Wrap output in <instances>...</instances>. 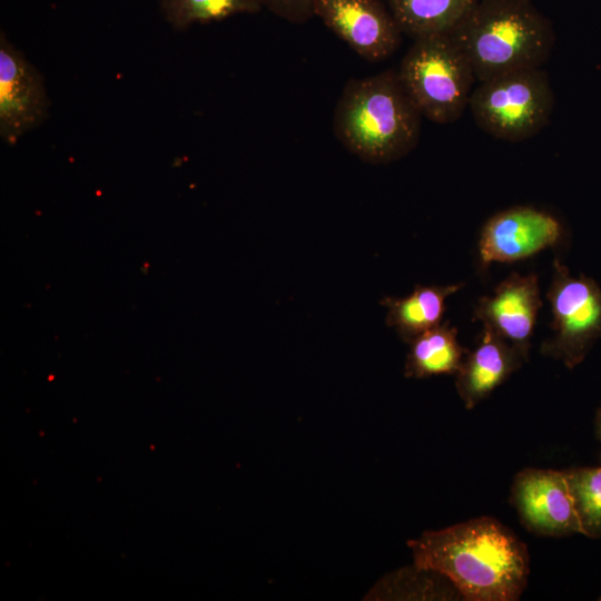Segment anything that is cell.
<instances>
[{
    "label": "cell",
    "instance_id": "1",
    "mask_svg": "<svg viewBox=\"0 0 601 601\" xmlns=\"http://www.w3.org/2000/svg\"><path fill=\"white\" fill-rule=\"evenodd\" d=\"M414 565L439 572L465 601H516L524 592L526 544L491 516H477L407 542Z\"/></svg>",
    "mask_w": 601,
    "mask_h": 601
},
{
    "label": "cell",
    "instance_id": "2",
    "mask_svg": "<svg viewBox=\"0 0 601 601\" xmlns=\"http://www.w3.org/2000/svg\"><path fill=\"white\" fill-rule=\"evenodd\" d=\"M421 118L397 72L386 70L346 83L334 111V134L361 159L385 164L416 147Z\"/></svg>",
    "mask_w": 601,
    "mask_h": 601
},
{
    "label": "cell",
    "instance_id": "3",
    "mask_svg": "<svg viewBox=\"0 0 601 601\" xmlns=\"http://www.w3.org/2000/svg\"><path fill=\"white\" fill-rule=\"evenodd\" d=\"M450 35L470 61L477 82L541 68L554 45L551 22L531 0H479Z\"/></svg>",
    "mask_w": 601,
    "mask_h": 601
},
{
    "label": "cell",
    "instance_id": "4",
    "mask_svg": "<svg viewBox=\"0 0 601 601\" xmlns=\"http://www.w3.org/2000/svg\"><path fill=\"white\" fill-rule=\"evenodd\" d=\"M397 76L422 117L442 125L454 122L463 115L477 81L451 35L415 38Z\"/></svg>",
    "mask_w": 601,
    "mask_h": 601
},
{
    "label": "cell",
    "instance_id": "5",
    "mask_svg": "<svg viewBox=\"0 0 601 601\" xmlns=\"http://www.w3.org/2000/svg\"><path fill=\"white\" fill-rule=\"evenodd\" d=\"M554 95L548 73L531 68L480 81L469 108L475 124L505 141H521L539 134L550 121Z\"/></svg>",
    "mask_w": 601,
    "mask_h": 601
},
{
    "label": "cell",
    "instance_id": "6",
    "mask_svg": "<svg viewBox=\"0 0 601 601\" xmlns=\"http://www.w3.org/2000/svg\"><path fill=\"white\" fill-rule=\"evenodd\" d=\"M546 298L552 313V336L542 343L541 353L574 368L601 338V287L584 274L573 276L555 258Z\"/></svg>",
    "mask_w": 601,
    "mask_h": 601
},
{
    "label": "cell",
    "instance_id": "7",
    "mask_svg": "<svg viewBox=\"0 0 601 601\" xmlns=\"http://www.w3.org/2000/svg\"><path fill=\"white\" fill-rule=\"evenodd\" d=\"M510 502L531 533L562 538L581 534L564 471L525 467L514 477Z\"/></svg>",
    "mask_w": 601,
    "mask_h": 601
},
{
    "label": "cell",
    "instance_id": "8",
    "mask_svg": "<svg viewBox=\"0 0 601 601\" xmlns=\"http://www.w3.org/2000/svg\"><path fill=\"white\" fill-rule=\"evenodd\" d=\"M49 98L38 69L0 33V137L14 145L48 116Z\"/></svg>",
    "mask_w": 601,
    "mask_h": 601
},
{
    "label": "cell",
    "instance_id": "9",
    "mask_svg": "<svg viewBox=\"0 0 601 601\" xmlns=\"http://www.w3.org/2000/svg\"><path fill=\"white\" fill-rule=\"evenodd\" d=\"M563 227L553 215L530 206H515L493 215L479 239L482 267L529 258L556 246Z\"/></svg>",
    "mask_w": 601,
    "mask_h": 601
},
{
    "label": "cell",
    "instance_id": "10",
    "mask_svg": "<svg viewBox=\"0 0 601 601\" xmlns=\"http://www.w3.org/2000/svg\"><path fill=\"white\" fill-rule=\"evenodd\" d=\"M314 16L368 61L384 60L401 43L403 32L380 0H315Z\"/></svg>",
    "mask_w": 601,
    "mask_h": 601
},
{
    "label": "cell",
    "instance_id": "11",
    "mask_svg": "<svg viewBox=\"0 0 601 601\" xmlns=\"http://www.w3.org/2000/svg\"><path fill=\"white\" fill-rule=\"evenodd\" d=\"M541 307L538 276L512 273L491 295L477 300L473 321L481 322L511 344L529 352Z\"/></svg>",
    "mask_w": 601,
    "mask_h": 601
},
{
    "label": "cell",
    "instance_id": "12",
    "mask_svg": "<svg viewBox=\"0 0 601 601\" xmlns=\"http://www.w3.org/2000/svg\"><path fill=\"white\" fill-rule=\"evenodd\" d=\"M529 352L511 344L483 326L481 339L467 352L457 373L455 387L465 408L472 410L518 371Z\"/></svg>",
    "mask_w": 601,
    "mask_h": 601
},
{
    "label": "cell",
    "instance_id": "13",
    "mask_svg": "<svg viewBox=\"0 0 601 601\" xmlns=\"http://www.w3.org/2000/svg\"><path fill=\"white\" fill-rule=\"evenodd\" d=\"M463 287V283L450 285H415L406 297L386 296L381 304L386 307L385 323L400 337L410 342L421 333L443 322L446 298Z\"/></svg>",
    "mask_w": 601,
    "mask_h": 601
},
{
    "label": "cell",
    "instance_id": "14",
    "mask_svg": "<svg viewBox=\"0 0 601 601\" xmlns=\"http://www.w3.org/2000/svg\"><path fill=\"white\" fill-rule=\"evenodd\" d=\"M404 365V375L425 378L442 374H456L467 349L457 339V328L449 322L427 329L412 338Z\"/></svg>",
    "mask_w": 601,
    "mask_h": 601
},
{
    "label": "cell",
    "instance_id": "15",
    "mask_svg": "<svg viewBox=\"0 0 601 601\" xmlns=\"http://www.w3.org/2000/svg\"><path fill=\"white\" fill-rule=\"evenodd\" d=\"M479 0H387L403 33L413 39L450 35L474 9Z\"/></svg>",
    "mask_w": 601,
    "mask_h": 601
},
{
    "label": "cell",
    "instance_id": "16",
    "mask_svg": "<svg viewBox=\"0 0 601 601\" xmlns=\"http://www.w3.org/2000/svg\"><path fill=\"white\" fill-rule=\"evenodd\" d=\"M165 19L177 30L196 23L220 21L239 13L262 9L257 0H158Z\"/></svg>",
    "mask_w": 601,
    "mask_h": 601
},
{
    "label": "cell",
    "instance_id": "17",
    "mask_svg": "<svg viewBox=\"0 0 601 601\" xmlns=\"http://www.w3.org/2000/svg\"><path fill=\"white\" fill-rule=\"evenodd\" d=\"M581 534L601 539V465L563 470Z\"/></svg>",
    "mask_w": 601,
    "mask_h": 601
},
{
    "label": "cell",
    "instance_id": "18",
    "mask_svg": "<svg viewBox=\"0 0 601 601\" xmlns=\"http://www.w3.org/2000/svg\"><path fill=\"white\" fill-rule=\"evenodd\" d=\"M274 14L294 23H302L314 16L315 0H257Z\"/></svg>",
    "mask_w": 601,
    "mask_h": 601
},
{
    "label": "cell",
    "instance_id": "19",
    "mask_svg": "<svg viewBox=\"0 0 601 601\" xmlns=\"http://www.w3.org/2000/svg\"><path fill=\"white\" fill-rule=\"evenodd\" d=\"M594 430L597 439L601 441V405L595 413Z\"/></svg>",
    "mask_w": 601,
    "mask_h": 601
},
{
    "label": "cell",
    "instance_id": "20",
    "mask_svg": "<svg viewBox=\"0 0 601 601\" xmlns=\"http://www.w3.org/2000/svg\"><path fill=\"white\" fill-rule=\"evenodd\" d=\"M601 600V599H600Z\"/></svg>",
    "mask_w": 601,
    "mask_h": 601
},
{
    "label": "cell",
    "instance_id": "21",
    "mask_svg": "<svg viewBox=\"0 0 601 601\" xmlns=\"http://www.w3.org/2000/svg\"><path fill=\"white\" fill-rule=\"evenodd\" d=\"M532 1V0H531Z\"/></svg>",
    "mask_w": 601,
    "mask_h": 601
}]
</instances>
